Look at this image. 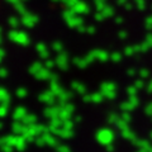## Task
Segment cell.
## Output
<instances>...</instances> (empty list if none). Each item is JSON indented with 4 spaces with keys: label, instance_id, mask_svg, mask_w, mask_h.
<instances>
[]
</instances>
